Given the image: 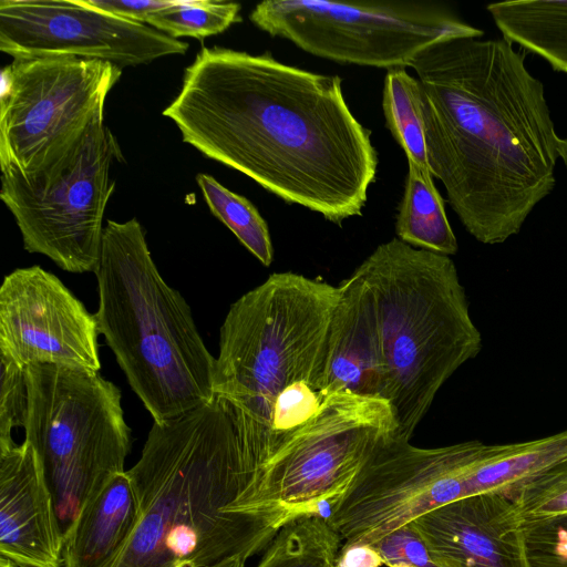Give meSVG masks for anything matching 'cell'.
<instances>
[{"label": "cell", "mask_w": 567, "mask_h": 567, "mask_svg": "<svg viewBox=\"0 0 567 567\" xmlns=\"http://www.w3.org/2000/svg\"><path fill=\"white\" fill-rule=\"evenodd\" d=\"M567 456V430L533 441L492 445L470 472V496H511L527 481Z\"/></svg>", "instance_id": "20"}, {"label": "cell", "mask_w": 567, "mask_h": 567, "mask_svg": "<svg viewBox=\"0 0 567 567\" xmlns=\"http://www.w3.org/2000/svg\"><path fill=\"white\" fill-rule=\"evenodd\" d=\"M241 6L230 1L176 0L163 10L152 13L146 24L177 39H204L224 32L241 21Z\"/></svg>", "instance_id": "25"}, {"label": "cell", "mask_w": 567, "mask_h": 567, "mask_svg": "<svg viewBox=\"0 0 567 567\" xmlns=\"http://www.w3.org/2000/svg\"><path fill=\"white\" fill-rule=\"evenodd\" d=\"M522 530L567 514V456L511 496Z\"/></svg>", "instance_id": "26"}, {"label": "cell", "mask_w": 567, "mask_h": 567, "mask_svg": "<svg viewBox=\"0 0 567 567\" xmlns=\"http://www.w3.org/2000/svg\"><path fill=\"white\" fill-rule=\"evenodd\" d=\"M372 546L380 554L384 566L401 564L412 567H437L411 523L388 534Z\"/></svg>", "instance_id": "29"}, {"label": "cell", "mask_w": 567, "mask_h": 567, "mask_svg": "<svg viewBox=\"0 0 567 567\" xmlns=\"http://www.w3.org/2000/svg\"><path fill=\"white\" fill-rule=\"evenodd\" d=\"M338 287L327 339L322 398L349 392L383 399L384 363L373 293L357 270Z\"/></svg>", "instance_id": "17"}, {"label": "cell", "mask_w": 567, "mask_h": 567, "mask_svg": "<svg viewBox=\"0 0 567 567\" xmlns=\"http://www.w3.org/2000/svg\"><path fill=\"white\" fill-rule=\"evenodd\" d=\"M409 68L421 87L432 176L476 240L504 243L556 183L560 137L543 83L504 38L443 41Z\"/></svg>", "instance_id": "2"}, {"label": "cell", "mask_w": 567, "mask_h": 567, "mask_svg": "<svg viewBox=\"0 0 567 567\" xmlns=\"http://www.w3.org/2000/svg\"><path fill=\"white\" fill-rule=\"evenodd\" d=\"M396 433L385 399L327 395L262 466L245 509L278 529L299 517H328L374 451Z\"/></svg>", "instance_id": "8"}, {"label": "cell", "mask_w": 567, "mask_h": 567, "mask_svg": "<svg viewBox=\"0 0 567 567\" xmlns=\"http://www.w3.org/2000/svg\"><path fill=\"white\" fill-rule=\"evenodd\" d=\"M558 156L567 169V136L560 137L558 142Z\"/></svg>", "instance_id": "33"}, {"label": "cell", "mask_w": 567, "mask_h": 567, "mask_svg": "<svg viewBox=\"0 0 567 567\" xmlns=\"http://www.w3.org/2000/svg\"><path fill=\"white\" fill-rule=\"evenodd\" d=\"M94 274L99 332L154 422L210 401L215 358L188 303L161 276L136 218L107 220Z\"/></svg>", "instance_id": "4"}, {"label": "cell", "mask_w": 567, "mask_h": 567, "mask_svg": "<svg viewBox=\"0 0 567 567\" xmlns=\"http://www.w3.org/2000/svg\"><path fill=\"white\" fill-rule=\"evenodd\" d=\"M503 38L567 73V0H519L486 7Z\"/></svg>", "instance_id": "19"}, {"label": "cell", "mask_w": 567, "mask_h": 567, "mask_svg": "<svg viewBox=\"0 0 567 567\" xmlns=\"http://www.w3.org/2000/svg\"><path fill=\"white\" fill-rule=\"evenodd\" d=\"M404 192L395 219L396 237L415 248L454 255L457 240L429 168L408 162Z\"/></svg>", "instance_id": "21"}, {"label": "cell", "mask_w": 567, "mask_h": 567, "mask_svg": "<svg viewBox=\"0 0 567 567\" xmlns=\"http://www.w3.org/2000/svg\"><path fill=\"white\" fill-rule=\"evenodd\" d=\"M491 446L467 441L424 449L389 439L327 518L342 545H373L417 517L470 496V472Z\"/></svg>", "instance_id": "12"}, {"label": "cell", "mask_w": 567, "mask_h": 567, "mask_svg": "<svg viewBox=\"0 0 567 567\" xmlns=\"http://www.w3.org/2000/svg\"><path fill=\"white\" fill-rule=\"evenodd\" d=\"M138 516L127 471L111 476L63 530L61 567H114Z\"/></svg>", "instance_id": "18"}, {"label": "cell", "mask_w": 567, "mask_h": 567, "mask_svg": "<svg viewBox=\"0 0 567 567\" xmlns=\"http://www.w3.org/2000/svg\"><path fill=\"white\" fill-rule=\"evenodd\" d=\"M555 567H567V565H564V566H555Z\"/></svg>", "instance_id": "36"}, {"label": "cell", "mask_w": 567, "mask_h": 567, "mask_svg": "<svg viewBox=\"0 0 567 567\" xmlns=\"http://www.w3.org/2000/svg\"><path fill=\"white\" fill-rule=\"evenodd\" d=\"M249 19L310 54L388 70L410 66L436 43L484 33L450 9L424 1L267 0Z\"/></svg>", "instance_id": "9"}, {"label": "cell", "mask_w": 567, "mask_h": 567, "mask_svg": "<svg viewBox=\"0 0 567 567\" xmlns=\"http://www.w3.org/2000/svg\"><path fill=\"white\" fill-rule=\"evenodd\" d=\"M0 449L13 445L12 430L24 427L29 393L25 369L0 355Z\"/></svg>", "instance_id": "27"}, {"label": "cell", "mask_w": 567, "mask_h": 567, "mask_svg": "<svg viewBox=\"0 0 567 567\" xmlns=\"http://www.w3.org/2000/svg\"><path fill=\"white\" fill-rule=\"evenodd\" d=\"M529 567L567 565V514L523 530Z\"/></svg>", "instance_id": "28"}, {"label": "cell", "mask_w": 567, "mask_h": 567, "mask_svg": "<svg viewBox=\"0 0 567 567\" xmlns=\"http://www.w3.org/2000/svg\"><path fill=\"white\" fill-rule=\"evenodd\" d=\"M0 50L13 60L73 56L123 69L184 54L188 43L82 0H1Z\"/></svg>", "instance_id": "13"}, {"label": "cell", "mask_w": 567, "mask_h": 567, "mask_svg": "<svg viewBox=\"0 0 567 567\" xmlns=\"http://www.w3.org/2000/svg\"><path fill=\"white\" fill-rule=\"evenodd\" d=\"M163 115L206 157L337 225L362 214L377 177L371 132L347 104L341 78L270 52L203 47Z\"/></svg>", "instance_id": "1"}, {"label": "cell", "mask_w": 567, "mask_h": 567, "mask_svg": "<svg viewBox=\"0 0 567 567\" xmlns=\"http://www.w3.org/2000/svg\"><path fill=\"white\" fill-rule=\"evenodd\" d=\"M196 182L212 214L225 224L264 266H270L274 260V247L269 228L252 203L229 190L208 174H198Z\"/></svg>", "instance_id": "24"}, {"label": "cell", "mask_w": 567, "mask_h": 567, "mask_svg": "<svg viewBox=\"0 0 567 567\" xmlns=\"http://www.w3.org/2000/svg\"><path fill=\"white\" fill-rule=\"evenodd\" d=\"M63 530L44 466L23 440L0 449V557L61 567Z\"/></svg>", "instance_id": "16"}, {"label": "cell", "mask_w": 567, "mask_h": 567, "mask_svg": "<svg viewBox=\"0 0 567 567\" xmlns=\"http://www.w3.org/2000/svg\"><path fill=\"white\" fill-rule=\"evenodd\" d=\"M122 68L73 56L17 59L2 69L0 169L29 175L66 155L104 117Z\"/></svg>", "instance_id": "11"}, {"label": "cell", "mask_w": 567, "mask_h": 567, "mask_svg": "<svg viewBox=\"0 0 567 567\" xmlns=\"http://www.w3.org/2000/svg\"><path fill=\"white\" fill-rule=\"evenodd\" d=\"M383 560L372 545H342L334 567H382Z\"/></svg>", "instance_id": "31"}, {"label": "cell", "mask_w": 567, "mask_h": 567, "mask_svg": "<svg viewBox=\"0 0 567 567\" xmlns=\"http://www.w3.org/2000/svg\"><path fill=\"white\" fill-rule=\"evenodd\" d=\"M385 567H412V566H409V565H392V566H385Z\"/></svg>", "instance_id": "35"}, {"label": "cell", "mask_w": 567, "mask_h": 567, "mask_svg": "<svg viewBox=\"0 0 567 567\" xmlns=\"http://www.w3.org/2000/svg\"><path fill=\"white\" fill-rule=\"evenodd\" d=\"M25 374L24 440L42 461L64 530L86 499L125 471L132 432L120 389L99 371L35 363Z\"/></svg>", "instance_id": "7"}, {"label": "cell", "mask_w": 567, "mask_h": 567, "mask_svg": "<svg viewBox=\"0 0 567 567\" xmlns=\"http://www.w3.org/2000/svg\"><path fill=\"white\" fill-rule=\"evenodd\" d=\"M374 298L385 399L396 439L410 441L450 377L482 348L464 287L450 256L398 237L355 269Z\"/></svg>", "instance_id": "5"}, {"label": "cell", "mask_w": 567, "mask_h": 567, "mask_svg": "<svg viewBox=\"0 0 567 567\" xmlns=\"http://www.w3.org/2000/svg\"><path fill=\"white\" fill-rule=\"evenodd\" d=\"M338 296V286L275 272L237 299L224 319L214 393L230 400L246 419L258 473L274 452L277 400L300 384L322 396L328 331Z\"/></svg>", "instance_id": "6"}, {"label": "cell", "mask_w": 567, "mask_h": 567, "mask_svg": "<svg viewBox=\"0 0 567 567\" xmlns=\"http://www.w3.org/2000/svg\"><path fill=\"white\" fill-rule=\"evenodd\" d=\"M342 539L324 516L281 526L256 567H334Z\"/></svg>", "instance_id": "22"}, {"label": "cell", "mask_w": 567, "mask_h": 567, "mask_svg": "<svg viewBox=\"0 0 567 567\" xmlns=\"http://www.w3.org/2000/svg\"><path fill=\"white\" fill-rule=\"evenodd\" d=\"M246 559L240 556L227 558L210 567H246Z\"/></svg>", "instance_id": "32"}, {"label": "cell", "mask_w": 567, "mask_h": 567, "mask_svg": "<svg viewBox=\"0 0 567 567\" xmlns=\"http://www.w3.org/2000/svg\"><path fill=\"white\" fill-rule=\"evenodd\" d=\"M122 158L103 117L45 169L29 175L1 169L0 199L16 220L24 249L47 256L65 271L94 272L103 217L115 188L110 168Z\"/></svg>", "instance_id": "10"}, {"label": "cell", "mask_w": 567, "mask_h": 567, "mask_svg": "<svg viewBox=\"0 0 567 567\" xmlns=\"http://www.w3.org/2000/svg\"><path fill=\"white\" fill-rule=\"evenodd\" d=\"M99 328L64 284L40 266L17 268L0 287V355L27 368L61 364L100 371Z\"/></svg>", "instance_id": "14"}, {"label": "cell", "mask_w": 567, "mask_h": 567, "mask_svg": "<svg viewBox=\"0 0 567 567\" xmlns=\"http://www.w3.org/2000/svg\"><path fill=\"white\" fill-rule=\"evenodd\" d=\"M176 0H82L86 6L114 17L138 23H145L148 17L175 3Z\"/></svg>", "instance_id": "30"}, {"label": "cell", "mask_w": 567, "mask_h": 567, "mask_svg": "<svg viewBox=\"0 0 567 567\" xmlns=\"http://www.w3.org/2000/svg\"><path fill=\"white\" fill-rule=\"evenodd\" d=\"M0 567H29L0 557Z\"/></svg>", "instance_id": "34"}, {"label": "cell", "mask_w": 567, "mask_h": 567, "mask_svg": "<svg viewBox=\"0 0 567 567\" xmlns=\"http://www.w3.org/2000/svg\"><path fill=\"white\" fill-rule=\"evenodd\" d=\"M137 523L114 567H210L265 551L278 533L249 515L241 498L254 481L239 413L214 398L153 422L127 470Z\"/></svg>", "instance_id": "3"}, {"label": "cell", "mask_w": 567, "mask_h": 567, "mask_svg": "<svg viewBox=\"0 0 567 567\" xmlns=\"http://www.w3.org/2000/svg\"><path fill=\"white\" fill-rule=\"evenodd\" d=\"M437 567H529L512 499L471 495L413 522Z\"/></svg>", "instance_id": "15"}, {"label": "cell", "mask_w": 567, "mask_h": 567, "mask_svg": "<svg viewBox=\"0 0 567 567\" xmlns=\"http://www.w3.org/2000/svg\"><path fill=\"white\" fill-rule=\"evenodd\" d=\"M386 126L405 152L408 162L429 168L422 117V93L416 78L404 68L388 70L382 92Z\"/></svg>", "instance_id": "23"}]
</instances>
